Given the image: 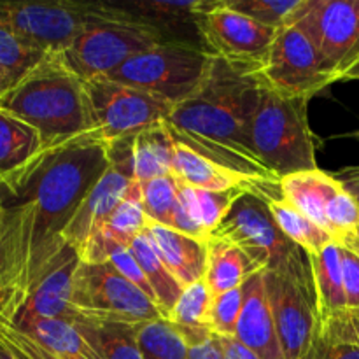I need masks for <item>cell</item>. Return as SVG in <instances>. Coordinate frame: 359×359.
I'll return each instance as SVG.
<instances>
[{
	"mask_svg": "<svg viewBox=\"0 0 359 359\" xmlns=\"http://www.w3.org/2000/svg\"><path fill=\"white\" fill-rule=\"evenodd\" d=\"M70 309L81 318L126 325L165 319L160 307L111 262H79L74 273Z\"/></svg>",
	"mask_w": 359,
	"mask_h": 359,
	"instance_id": "ba28073f",
	"label": "cell"
},
{
	"mask_svg": "<svg viewBox=\"0 0 359 359\" xmlns=\"http://www.w3.org/2000/svg\"><path fill=\"white\" fill-rule=\"evenodd\" d=\"M104 13L105 2L0 0V25L51 55L65 51L79 32Z\"/></svg>",
	"mask_w": 359,
	"mask_h": 359,
	"instance_id": "8fae6325",
	"label": "cell"
},
{
	"mask_svg": "<svg viewBox=\"0 0 359 359\" xmlns=\"http://www.w3.org/2000/svg\"><path fill=\"white\" fill-rule=\"evenodd\" d=\"M276 186L266 184L242 191L210 237L237 245L256 270L290 276L314 290L309 255L283 233L263 198V193Z\"/></svg>",
	"mask_w": 359,
	"mask_h": 359,
	"instance_id": "277c9868",
	"label": "cell"
},
{
	"mask_svg": "<svg viewBox=\"0 0 359 359\" xmlns=\"http://www.w3.org/2000/svg\"><path fill=\"white\" fill-rule=\"evenodd\" d=\"M139 346L144 359H189V347L167 319L139 325Z\"/></svg>",
	"mask_w": 359,
	"mask_h": 359,
	"instance_id": "d6a6232c",
	"label": "cell"
},
{
	"mask_svg": "<svg viewBox=\"0 0 359 359\" xmlns=\"http://www.w3.org/2000/svg\"><path fill=\"white\" fill-rule=\"evenodd\" d=\"M263 283L284 358L304 359L318 328L314 290L277 272H263Z\"/></svg>",
	"mask_w": 359,
	"mask_h": 359,
	"instance_id": "9a60e30c",
	"label": "cell"
},
{
	"mask_svg": "<svg viewBox=\"0 0 359 359\" xmlns=\"http://www.w3.org/2000/svg\"><path fill=\"white\" fill-rule=\"evenodd\" d=\"M0 109L34 126L46 147L91 133L84 81L58 55H49L21 77L2 98Z\"/></svg>",
	"mask_w": 359,
	"mask_h": 359,
	"instance_id": "3957f363",
	"label": "cell"
},
{
	"mask_svg": "<svg viewBox=\"0 0 359 359\" xmlns=\"http://www.w3.org/2000/svg\"><path fill=\"white\" fill-rule=\"evenodd\" d=\"M344 245H349V248H353V249H356V251H359V230H358V233L354 235V237L351 238V241L347 242V244H344Z\"/></svg>",
	"mask_w": 359,
	"mask_h": 359,
	"instance_id": "bcb514c9",
	"label": "cell"
},
{
	"mask_svg": "<svg viewBox=\"0 0 359 359\" xmlns=\"http://www.w3.org/2000/svg\"><path fill=\"white\" fill-rule=\"evenodd\" d=\"M242 305H244L242 286L212 298L209 319H207V325H209L212 337L237 335V325L242 314Z\"/></svg>",
	"mask_w": 359,
	"mask_h": 359,
	"instance_id": "e575fe53",
	"label": "cell"
},
{
	"mask_svg": "<svg viewBox=\"0 0 359 359\" xmlns=\"http://www.w3.org/2000/svg\"><path fill=\"white\" fill-rule=\"evenodd\" d=\"M346 137H351V139H356V140H359V128L356 130V132H351V133H347Z\"/></svg>",
	"mask_w": 359,
	"mask_h": 359,
	"instance_id": "681fc988",
	"label": "cell"
},
{
	"mask_svg": "<svg viewBox=\"0 0 359 359\" xmlns=\"http://www.w3.org/2000/svg\"><path fill=\"white\" fill-rule=\"evenodd\" d=\"M196 34L200 46L212 58L258 74L269 58L277 30L230 9L224 0H214L212 7L200 14Z\"/></svg>",
	"mask_w": 359,
	"mask_h": 359,
	"instance_id": "7c38bea8",
	"label": "cell"
},
{
	"mask_svg": "<svg viewBox=\"0 0 359 359\" xmlns=\"http://www.w3.org/2000/svg\"><path fill=\"white\" fill-rule=\"evenodd\" d=\"M175 140V139H174ZM172 177L181 184L207 191H228V189H252L259 188L262 182L244 177L237 172L217 165L216 161L195 153L184 144L175 140Z\"/></svg>",
	"mask_w": 359,
	"mask_h": 359,
	"instance_id": "44dd1931",
	"label": "cell"
},
{
	"mask_svg": "<svg viewBox=\"0 0 359 359\" xmlns=\"http://www.w3.org/2000/svg\"><path fill=\"white\" fill-rule=\"evenodd\" d=\"M0 359H14L13 354H11L9 351H7V347L4 346L2 342H0Z\"/></svg>",
	"mask_w": 359,
	"mask_h": 359,
	"instance_id": "7dc6e473",
	"label": "cell"
},
{
	"mask_svg": "<svg viewBox=\"0 0 359 359\" xmlns=\"http://www.w3.org/2000/svg\"><path fill=\"white\" fill-rule=\"evenodd\" d=\"M0 342L7 347L14 359H44L41 346L25 333L18 332L13 325L0 319Z\"/></svg>",
	"mask_w": 359,
	"mask_h": 359,
	"instance_id": "f35d334b",
	"label": "cell"
},
{
	"mask_svg": "<svg viewBox=\"0 0 359 359\" xmlns=\"http://www.w3.org/2000/svg\"><path fill=\"white\" fill-rule=\"evenodd\" d=\"M224 2L230 9L279 30L286 25L287 16L294 9L298 0H276V2L272 0H224Z\"/></svg>",
	"mask_w": 359,
	"mask_h": 359,
	"instance_id": "d590c367",
	"label": "cell"
},
{
	"mask_svg": "<svg viewBox=\"0 0 359 359\" xmlns=\"http://www.w3.org/2000/svg\"><path fill=\"white\" fill-rule=\"evenodd\" d=\"M133 179L125 172L109 165L105 174L100 181L91 188L86 198L83 200L81 207L77 209L76 216L63 231V241L67 245L79 255H83L84 248L88 245L90 238L104 224V221L118 209L119 203L126 198Z\"/></svg>",
	"mask_w": 359,
	"mask_h": 359,
	"instance_id": "2e32d148",
	"label": "cell"
},
{
	"mask_svg": "<svg viewBox=\"0 0 359 359\" xmlns=\"http://www.w3.org/2000/svg\"><path fill=\"white\" fill-rule=\"evenodd\" d=\"M309 262H311L318 321H325L330 316L347 309L340 244L332 242L319 255L309 256Z\"/></svg>",
	"mask_w": 359,
	"mask_h": 359,
	"instance_id": "484cf974",
	"label": "cell"
},
{
	"mask_svg": "<svg viewBox=\"0 0 359 359\" xmlns=\"http://www.w3.org/2000/svg\"><path fill=\"white\" fill-rule=\"evenodd\" d=\"M175 140L167 121L135 133L132 140V168L137 182L172 175Z\"/></svg>",
	"mask_w": 359,
	"mask_h": 359,
	"instance_id": "d4e9b609",
	"label": "cell"
},
{
	"mask_svg": "<svg viewBox=\"0 0 359 359\" xmlns=\"http://www.w3.org/2000/svg\"><path fill=\"white\" fill-rule=\"evenodd\" d=\"M165 41L170 39L156 27L105 2V13L91 20L58 56L79 79L90 81L111 76L126 60Z\"/></svg>",
	"mask_w": 359,
	"mask_h": 359,
	"instance_id": "8992f818",
	"label": "cell"
},
{
	"mask_svg": "<svg viewBox=\"0 0 359 359\" xmlns=\"http://www.w3.org/2000/svg\"><path fill=\"white\" fill-rule=\"evenodd\" d=\"M123 13L156 27L170 41L191 42L184 35L186 30L196 34V21L200 14L210 9L214 0H191V2H170V0H121L112 2ZM196 44V42H195Z\"/></svg>",
	"mask_w": 359,
	"mask_h": 359,
	"instance_id": "ffe728a7",
	"label": "cell"
},
{
	"mask_svg": "<svg viewBox=\"0 0 359 359\" xmlns=\"http://www.w3.org/2000/svg\"><path fill=\"white\" fill-rule=\"evenodd\" d=\"M304 359H359V346L328 339L316 332Z\"/></svg>",
	"mask_w": 359,
	"mask_h": 359,
	"instance_id": "74e56055",
	"label": "cell"
},
{
	"mask_svg": "<svg viewBox=\"0 0 359 359\" xmlns=\"http://www.w3.org/2000/svg\"><path fill=\"white\" fill-rule=\"evenodd\" d=\"M358 252H359V251H358Z\"/></svg>",
	"mask_w": 359,
	"mask_h": 359,
	"instance_id": "f907efd6",
	"label": "cell"
},
{
	"mask_svg": "<svg viewBox=\"0 0 359 359\" xmlns=\"http://www.w3.org/2000/svg\"><path fill=\"white\" fill-rule=\"evenodd\" d=\"M279 191L339 244H347L358 233L359 202L333 174L316 168L284 175Z\"/></svg>",
	"mask_w": 359,
	"mask_h": 359,
	"instance_id": "4fadbf2b",
	"label": "cell"
},
{
	"mask_svg": "<svg viewBox=\"0 0 359 359\" xmlns=\"http://www.w3.org/2000/svg\"><path fill=\"white\" fill-rule=\"evenodd\" d=\"M41 351H42V356H44V359H58L55 354H51L49 351H46L44 347H41Z\"/></svg>",
	"mask_w": 359,
	"mask_h": 359,
	"instance_id": "c3c4849f",
	"label": "cell"
},
{
	"mask_svg": "<svg viewBox=\"0 0 359 359\" xmlns=\"http://www.w3.org/2000/svg\"><path fill=\"white\" fill-rule=\"evenodd\" d=\"M259 102L256 74L214 58L200 90L174 107L167 126L177 142L217 165L262 184H279L252 144V118Z\"/></svg>",
	"mask_w": 359,
	"mask_h": 359,
	"instance_id": "7a4b0ae2",
	"label": "cell"
},
{
	"mask_svg": "<svg viewBox=\"0 0 359 359\" xmlns=\"http://www.w3.org/2000/svg\"><path fill=\"white\" fill-rule=\"evenodd\" d=\"M286 25L311 39L337 83L359 63V0H298Z\"/></svg>",
	"mask_w": 359,
	"mask_h": 359,
	"instance_id": "9c48e42d",
	"label": "cell"
},
{
	"mask_svg": "<svg viewBox=\"0 0 359 359\" xmlns=\"http://www.w3.org/2000/svg\"><path fill=\"white\" fill-rule=\"evenodd\" d=\"M147 237L156 245L165 265L182 287L203 280L207 269V241L170 230L149 221Z\"/></svg>",
	"mask_w": 359,
	"mask_h": 359,
	"instance_id": "d6986e66",
	"label": "cell"
},
{
	"mask_svg": "<svg viewBox=\"0 0 359 359\" xmlns=\"http://www.w3.org/2000/svg\"><path fill=\"white\" fill-rule=\"evenodd\" d=\"M140 205L147 219L170 230L209 241L205 233L188 216L179 200V182L172 175L139 182Z\"/></svg>",
	"mask_w": 359,
	"mask_h": 359,
	"instance_id": "603a6c76",
	"label": "cell"
},
{
	"mask_svg": "<svg viewBox=\"0 0 359 359\" xmlns=\"http://www.w3.org/2000/svg\"><path fill=\"white\" fill-rule=\"evenodd\" d=\"M107 168V144L91 132L0 177V319L11 321L62 258L63 231Z\"/></svg>",
	"mask_w": 359,
	"mask_h": 359,
	"instance_id": "6da1fadb",
	"label": "cell"
},
{
	"mask_svg": "<svg viewBox=\"0 0 359 359\" xmlns=\"http://www.w3.org/2000/svg\"><path fill=\"white\" fill-rule=\"evenodd\" d=\"M316 332L328 337V339L359 346V309L347 307L337 314L330 316L325 321H318Z\"/></svg>",
	"mask_w": 359,
	"mask_h": 359,
	"instance_id": "8d00e7d4",
	"label": "cell"
},
{
	"mask_svg": "<svg viewBox=\"0 0 359 359\" xmlns=\"http://www.w3.org/2000/svg\"><path fill=\"white\" fill-rule=\"evenodd\" d=\"M72 325L98 359H144L139 346V325L81 316H74Z\"/></svg>",
	"mask_w": 359,
	"mask_h": 359,
	"instance_id": "cb8c5ba5",
	"label": "cell"
},
{
	"mask_svg": "<svg viewBox=\"0 0 359 359\" xmlns=\"http://www.w3.org/2000/svg\"><path fill=\"white\" fill-rule=\"evenodd\" d=\"M189 359H223L216 337L200 346L189 347Z\"/></svg>",
	"mask_w": 359,
	"mask_h": 359,
	"instance_id": "b9f144b4",
	"label": "cell"
},
{
	"mask_svg": "<svg viewBox=\"0 0 359 359\" xmlns=\"http://www.w3.org/2000/svg\"><path fill=\"white\" fill-rule=\"evenodd\" d=\"M347 81H359V63L344 74L342 79H340V83H347Z\"/></svg>",
	"mask_w": 359,
	"mask_h": 359,
	"instance_id": "f6af8a7d",
	"label": "cell"
},
{
	"mask_svg": "<svg viewBox=\"0 0 359 359\" xmlns=\"http://www.w3.org/2000/svg\"><path fill=\"white\" fill-rule=\"evenodd\" d=\"M130 251H132L137 263L142 269L144 276H146L147 283H149L151 290H153L154 297H156L158 307L161 309V312L165 314V319H167L168 312L172 311L175 302L179 300L184 287L172 276L168 266L165 265L163 258L158 252L156 245L147 237L146 231L140 233L139 237L133 238V242L130 244Z\"/></svg>",
	"mask_w": 359,
	"mask_h": 359,
	"instance_id": "4dcf8cb0",
	"label": "cell"
},
{
	"mask_svg": "<svg viewBox=\"0 0 359 359\" xmlns=\"http://www.w3.org/2000/svg\"><path fill=\"white\" fill-rule=\"evenodd\" d=\"M16 83H18L16 77H14L9 70L4 69V67L0 65V98H2L4 95H6Z\"/></svg>",
	"mask_w": 359,
	"mask_h": 359,
	"instance_id": "ee69618b",
	"label": "cell"
},
{
	"mask_svg": "<svg viewBox=\"0 0 359 359\" xmlns=\"http://www.w3.org/2000/svg\"><path fill=\"white\" fill-rule=\"evenodd\" d=\"M340 258L347 307L359 309V252L349 245L340 244Z\"/></svg>",
	"mask_w": 359,
	"mask_h": 359,
	"instance_id": "ab89813d",
	"label": "cell"
},
{
	"mask_svg": "<svg viewBox=\"0 0 359 359\" xmlns=\"http://www.w3.org/2000/svg\"><path fill=\"white\" fill-rule=\"evenodd\" d=\"M91 130L105 144L168 121L175 105L107 77L84 81Z\"/></svg>",
	"mask_w": 359,
	"mask_h": 359,
	"instance_id": "30bf717a",
	"label": "cell"
},
{
	"mask_svg": "<svg viewBox=\"0 0 359 359\" xmlns=\"http://www.w3.org/2000/svg\"><path fill=\"white\" fill-rule=\"evenodd\" d=\"M147 224H149V219L140 205V189L139 182L135 181L126 198L119 203L118 209L104 221L97 233L90 238L81 255V262L98 263L100 255L109 245L130 248L133 238L146 231Z\"/></svg>",
	"mask_w": 359,
	"mask_h": 359,
	"instance_id": "7402d4cb",
	"label": "cell"
},
{
	"mask_svg": "<svg viewBox=\"0 0 359 359\" xmlns=\"http://www.w3.org/2000/svg\"><path fill=\"white\" fill-rule=\"evenodd\" d=\"M51 53L25 41L7 27L0 25V65L9 70L18 81L27 76Z\"/></svg>",
	"mask_w": 359,
	"mask_h": 359,
	"instance_id": "836d02e7",
	"label": "cell"
},
{
	"mask_svg": "<svg viewBox=\"0 0 359 359\" xmlns=\"http://www.w3.org/2000/svg\"><path fill=\"white\" fill-rule=\"evenodd\" d=\"M44 151L34 126L0 109V177L16 172Z\"/></svg>",
	"mask_w": 359,
	"mask_h": 359,
	"instance_id": "f1b7e54d",
	"label": "cell"
},
{
	"mask_svg": "<svg viewBox=\"0 0 359 359\" xmlns=\"http://www.w3.org/2000/svg\"><path fill=\"white\" fill-rule=\"evenodd\" d=\"M309 102L307 98L277 93L259 81L252 144L262 163L277 179L319 168L309 125Z\"/></svg>",
	"mask_w": 359,
	"mask_h": 359,
	"instance_id": "5b68a950",
	"label": "cell"
},
{
	"mask_svg": "<svg viewBox=\"0 0 359 359\" xmlns=\"http://www.w3.org/2000/svg\"><path fill=\"white\" fill-rule=\"evenodd\" d=\"M81 258L72 248L63 251L62 258L46 273L44 279L35 286L30 297L18 309L14 318L7 321L14 328H21L35 319H72L74 312L70 309L72 297L74 273Z\"/></svg>",
	"mask_w": 359,
	"mask_h": 359,
	"instance_id": "e0dca14e",
	"label": "cell"
},
{
	"mask_svg": "<svg viewBox=\"0 0 359 359\" xmlns=\"http://www.w3.org/2000/svg\"><path fill=\"white\" fill-rule=\"evenodd\" d=\"M258 272L248 256L231 242L209 237L207 241L205 280L210 294L219 297L226 291L241 287L251 273Z\"/></svg>",
	"mask_w": 359,
	"mask_h": 359,
	"instance_id": "4316f807",
	"label": "cell"
},
{
	"mask_svg": "<svg viewBox=\"0 0 359 359\" xmlns=\"http://www.w3.org/2000/svg\"><path fill=\"white\" fill-rule=\"evenodd\" d=\"M256 76L277 93L307 100L337 83L311 39L291 25L277 30L269 58Z\"/></svg>",
	"mask_w": 359,
	"mask_h": 359,
	"instance_id": "5bb4252c",
	"label": "cell"
},
{
	"mask_svg": "<svg viewBox=\"0 0 359 359\" xmlns=\"http://www.w3.org/2000/svg\"><path fill=\"white\" fill-rule=\"evenodd\" d=\"M212 62V56L200 44L165 41L126 60L107 79L177 105L200 90Z\"/></svg>",
	"mask_w": 359,
	"mask_h": 359,
	"instance_id": "52a82bcc",
	"label": "cell"
},
{
	"mask_svg": "<svg viewBox=\"0 0 359 359\" xmlns=\"http://www.w3.org/2000/svg\"><path fill=\"white\" fill-rule=\"evenodd\" d=\"M210 304H212V294L205 280H198L182 291L179 300L168 312L167 321L184 339L188 347L200 346L212 339V333L207 325Z\"/></svg>",
	"mask_w": 359,
	"mask_h": 359,
	"instance_id": "83f0119b",
	"label": "cell"
},
{
	"mask_svg": "<svg viewBox=\"0 0 359 359\" xmlns=\"http://www.w3.org/2000/svg\"><path fill=\"white\" fill-rule=\"evenodd\" d=\"M245 189H228V191H207V189L189 188L179 182V200L191 217L193 223L210 237L214 230L231 209L235 200Z\"/></svg>",
	"mask_w": 359,
	"mask_h": 359,
	"instance_id": "1f68e13d",
	"label": "cell"
},
{
	"mask_svg": "<svg viewBox=\"0 0 359 359\" xmlns=\"http://www.w3.org/2000/svg\"><path fill=\"white\" fill-rule=\"evenodd\" d=\"M263 198L266 200V205H269L277 226L283 230V233L290 241L300 245L309 256L319 255L326 245L335 242L332 238V235L326 233L314 221L309 219L305 214H302L297 207L286 202L280 196V191H272L269 195H263Z\"/></svg>",
	"mask_w": 359,
	"mask_h": 359,
	"instance_id": "f546056e",
	"label": "cell"
},
{
	"mask_svg": "<svg viewBox=\"0 0 359 359\" xmlns=\"http://www.w3.org/2000/svg\"><path fill=\"white\" fill-rule=\"evenodd\" d=\"M216 340L219 344L223 359H259L248 347L242 346L235 337H216Z\"/></svg>",
	"mask_w": 359,
	"mask_h": 359,
	"instance_id": "60d3db41",
	"label": "cell"
},
{
	"mask_svg": "<svg viewBox=\"0 0 359 359\" xmlns=\"http://www.w3.org/2000/svg\"><path fill=\"white\" fill-rule=\"evenodd\" d=\"M335 177L346 186L347 191L354 196V198L359 202V165H354V167H346L335 174Z\"/></svg>",
	"mask_w": 359,
	"mask_h": 359,
	"instance_id": "7bdbcfd3",
	"label": "cell"
},
{
	"mask_svg": "<svg viewBox=\"0 0 359 359\" xmlns=\"http://www.w3.org/2000/svg\"><path fill=\"white\" fill-rule=\"evenodd\" d=\"M244 305L235 339L259 359H286L280 349L276 323L266 298L263 270L251 273L242 284Z\"/></svg>",
	"mask_w": 359,
	"mask_h": 359,
	"instance_id": "ac0fdd59",
	"label": "cell"
}]
</instances>
